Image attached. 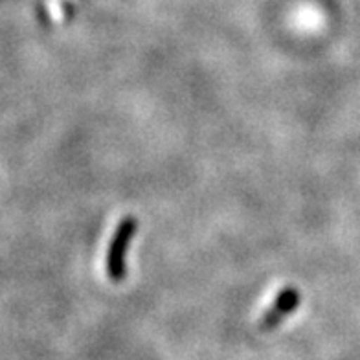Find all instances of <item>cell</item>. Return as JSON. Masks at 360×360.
Listing matches in <instances>:
<instances>
[{
    "label": "cell",
    "instance_id": "6da1fadb",
    "mask_svg": "<svg viewBox=\"0 0 360 360\" xmlns=\"http://www.w3.org/2000/svg\"><path fill=\"white\" fill-rule=\"evenodd\" d=\"M138 230V221L134 217H125L120 221L109 250H107V276L112 281H122L127 274V252L134 233Z\"/></svg>",
    "mask_w": 360,
    "mask_h": 360
},
{
    "label": "cell",
    "instance_id": "7a4b0ae2",
    "mask_svg": "<svg viewBox=\"0 0 360 360\" xmlns=\"http://www.w3.org/2000/svg\"><path fill=\"white\" fill-rule=\"evenodd\" d=\"M300 302H302L300 290L294 289V287H287L276 296L272 307H269L263 313L257 327L261 331H274L276 327H280L300 307Z\"/></svg>",
    "mask_w": 360,
    "mask_h": 360
}]
</instances>
